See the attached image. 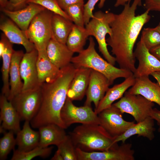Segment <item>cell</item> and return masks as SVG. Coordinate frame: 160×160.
<instances>
[{
	"mask_svg": "<svg viewBox=\"0 0 160 160\" xmlns=\"http://www.w3.org/2000/svg\"><path fill=\"white\" fill-rule=\"evenodd\" d=\"M78 160H134L135 151L132 144L122 143L105 151L86 152L76 148Z\"/></svg>",
	"mask_w": 160,
	"mask_h": 160,
	"instance_id": "8fae6325",
	"label": "cell"
},
{
	"mask_svg": "<svg viewBox=\"0 0 160 160\" xmlns=\"http://www.w3.org/2000/svg\"><path fill=\"white\" fill-rule=\"evenodd\" d=\"M41 100L40 85L22 91L10 101L18 113L21 120L30 121L38 112Z\"/></svg>",
	"mask_w": 160,
	"mask_h": 160,
	"instance_id": "ba28073f",
	"label": "cell"
},
{
	"mask_svg": "<svg viewBox=\"0 0 160 160\" xmlns=\"http://www.w3.org/2000/svg\"><path fill=\"white\" fill-rule=\"evenodd\" d=\"M52 160H63L60 151L57 150L54 156L51 159Z\"/></svg>",
	"mask_w": 160,
	"mask_h": 160,
	"instance_id": "7bdbcfd3",
	"label": "cell"
},
{
	"mask_svg": "<svg viewBox=\"0 0 160 160\" xmlns=\"http://www.w3.org/2000/svg\"><path fill=\"white\" fill-rule=\"evenodd\" d=\"M27 0H9V4L6 9L13 10H17L21 7H24L27 5Z\"/></svg>",
	"mask_w": 160,
	"mask_h": 160,
	"instance_id": "74e56055",
	"label": "cell"
},
{
	"mask_svg": "<svg viewBox=\"0 0 160 160\" xmlns=\"http://www.w3.org/2000/svg\"><path fill=\"white\" fill-rule=\"evenodd\" d=\"M0 121L2 122L0 131L8 130L17 134L20 130L21 120L18 113L12 102L3 94L0 97Z\"/></svg>",
	"mask_w": 160,
	"mask_h": 160,
	"instance_id": "2e32d148",
	"label": "cell"
},
{
	"mask_svg": "<svg viewBox=\"0 0 160 160\" xmlns=\"http://www.w3.org/2000/svg\"><path fill=\"white\" fill-rule=\"evenodd\" d=\"M134 55L138 61L133 75L135 78L149 76L155 72H160V61L150 52L141 38L136 45Z\"/></svg>",
	"mask_w": 160,
	"mask_h": 160,
	"instance_id": "7c38bea8",
	"label": "cell"
},
{
	"mask_svg": "<svg viewBox=\"0 0 160 160\" xmlns=\"http://www.w3.org/2000/svg\"><path fill=\"white\" fill-rule=\"evenodd\" d=\"M84 3L71 5L64 10L70 20L77 25L85 27L84 20Z\"/></svg>",
	"mask_w": 160,
	"mask_h": 160,
	"instance_id": "4dcf8cb0",
	"label": "cell"
},
{
	"mask_svg": "<svg viewBox=\"0 0 160 160\" xmlns=\"http://www.w3.org/2000/svg\"></svg>",
	"mask_w": 160,
	"mask_h": 160,
	"instance_id": "7dc6e473",
	"label": "cell"
},
{
	"mask_svg": "<svg viewBox=\"0 0 160 160\" xmlns=\"http://www.w3.org/2000/svg\"><path fill=\"white\" fill-rule=\"evenodd\" d=\"M46 9L39 5L29 3L22 9L14 10L3 9L1 10L25 32L34 17Z\"/></svg>",
	"mask_w": 160,
	"mask_h": 160,
	"instance_id": "9a60e30c",
	"label": "cell"
},
{
	"mask_svg": "<svg viewBox=\"0 0 160 160\" xmlns=\"http://www.w3.org/2000/svg\"><path fill=\"white\" fill-rule=\"evenodd\" d=\"M131 0H116L114 6L117 7L120 6H124L128 2L130 1ZM141 2V0H139Z\"/></svg>",
	"mask_w": 160,
	"mask_h": 160,
	"instance_id": "b9f144b4",
	"label": "cell"
},
{
	"mask_svg": "<svg viewBox=\"0 0 160 160\" xmlns=\"http://www.w3.org/2000/svg\"><path fill=\"white\" fill-rule=\"evenodd\" d=\"M60 69L59 74L53 81L41 85L40 106L36 115L30 121L33 128H39L53 124L64 129L67 128L61 119L60 112L77 68L71 63Z\"/></svg>",
	"mask_w": 160,
	"mask_h": 160,
	"instance_id": "7a4b0ae2",
	"label": "cell"
},
{
	"mask_svg": "<svg viewBox=\"0 0 160 160\" xmlns=\"http://www.w3.org/2000/svg\"><path fill=\"white\" fill-rule=\"evenodd\" d=\"M123 114L118 108L112 104L98 114L99 124L112 137L119 136L135 124L134 121L125 120Z\"/></svg>",
	"mask_w": 160,
	"mask_h": 160,
	"instance_id": "30bf717a",
	"label": "cell"
},
{
	"mask_svg": "<svg viewBox=\"0 0 160 160\" xmlns=\"http://www.w3.org/2000/svg\"><path fill=\"white\" fill-rule=\"evenodd\" d=\"M141 38L149 50L160 44V33L155 28H144Z\"/></svg>",
	"mask_w": 160,
	"mask_h": 160,
	"instance_id": "836d02e7",
	"label": "cell"
},
{
	"mask_svg": "<svg viewBox=\"0 0 160 160\" xmlns=\"http://www.w3.org/2000/svg\"><path fill=\"white\" fill-rule=\"evenodd\" d=\"M127 92L131 94L140 95L160 107V86L158 82H152L149 76L135 78L134 84Z\"/></svg>",
	"mask_w": 160,
	"mask_h": 160,
	"instance_id": "e0dca14e",
	"label": "cell"
},
{
	"mask_svg": "<svg viewBox=\"0 0 160 160\" xmlns=\"http://www.w3.org/2000/svg\"><path fill=\"white\" fill-rule=\"evenodd\" d=\"M156 30L160 33V22L159 24L155 28Z\"/></svg>",
	"mask_w": 160,
	"mask_h": 160,
	"instance_id": "bcb514c9",
	"label": "cell"
},
{
	"mask_svg": "<svg viewBox=\"0 0 160 160\" xmlns=\"http://www.w3.org/2000/svg\"><path fill=\"white\" fill-rule=\"evenodd\" d=\"M154 121L150 116L141 122L135 124L122 134L116 137L113 144L119 141L124 143L127 139L135 135L146 137L150 140H152L154 138Z\"/></svg>",
	"mask_w": 160,
	"mask_h": 160,
	"instance_id": "cb8c5ba5",
	"label": "cell"
},
{
	"mask_svg": "<svg viewBox=\"0 0 160 160\" xmlns=\"http://www.w3.org/2000/svg\"><path fill=\"white\" fill-rule=\"evenodd\" d=\"M4 38L5 48L1 56L2 59L1 71L3 82L1 94L5 96L7 98L9 95L10 91L9 81V71L12 55L14 50L12 43L10 42L4 34Z\"/></svg>",
	"mask_w": 160,
	"mask_h": 160,
	"instance_id": "4316f807",
	"label": "cell"
},
{
	"mask_svg": "<svg viewBox=\"0 0 160 160\" xmlns=\"http://www.w3.org/2000/svg\"><path fill=\"white\" fill-rule=\"evenodd\" d=\"M24 54L22 50H14L12 55L9 71L10 91L7 98L9 101L22 91L23 82L21 81L20 65Z\"/></svg>",
	"mask_w": 160,
	"mask_h": 160,
	"instance_id": "603a6c76",
	"label": "cell"
},
{
	"mask_svg": "<svg viewBox=\"0 0 160 160\" xmlns=\"http://www.w3.org/2000/svg\"><path fill=\"white\" fill-rule=\"evenodd\" d=\"M30 121H26L23 129L17 134L16 138L17 150L27 151L39 146L40 135L39 131H35L31 128Z\"/></svg>",
	"mask_w": 160,
	"mask_h": 160,
	"instance_id": "484cf974",
	"label": "cell"
},
{
	"mask_svg": "<svg viewBox=\"0 0 160 160\" xmlns=\"http://www.w3.org/2000/svg\"><path fill=\"white\" fill-rule=\"evenodd\" d=\"M53 148L52 146L43 147L38 146L27 151H21L17 149H14L11 160H30L37 156L45 158L50 155Z\"/></svg>",
	"mask_w": 160,
	"mask_h": 160,
	"instance_id": "f546056e",
	"label": "cell"
},
{
	"mask_svg": "<svg viewBox=\"0 0 160 160\" xmlns=\"http://www.w3.org/2000/svg\"><path fill=\"white\" fill-rule=\"evenodd\" d=\"M149 50L151 54L160 61V44L151 49Z\"/></svg>",
	"mask_w": 160,
	"mask_h": 160,
	"instance_id": "60d3db41",
	"label": "cell"
},
{
	"mask_svg": "<svg viewBox=\"0 0 160 160\" xmlns=\"http://www.w3.org/2000/svg\"><path fill=\"white\" fill-rule=\"evenodd\" d=\"M57 146L63 160H78L76 148L69 135Z\"/></svg>",
	"mask_w": 160,
	"mask_h": 160,
	"instance_id": "d6a6232c",
	"label": "cell"
},
{
	"mask_svg": "<svg viewBox=\"0 0 160 160\" xmlns=\"http://www.w3.org/2000/svg\"><path fill=\"white\" fill-rule=\"evenodd\" d=\"M113 104L123 114L125 113L131 115L137 123L150 116L154 106L153 102L143 96L131 94L127 91L119 101Z\"/></svg>",
	"mask_w": 160,
	"mask_h": 160,
	"instance_id": "52a82bcc",
	"label": "cell"
},
{
	"mask_svg": "<svg viewBox=\"0 0 160 160\" xmlns=\"http://www.w3.org/2000/svg\"><path fill=\"white\" fill-rule=\"evenodd\" d=\"M157 81L160 86V72H155L152 73L151 75Z\"/></svg>",
	"mask_w": 160,
	"mask_h": 160,
	"instance_id": "f6af8a7d",
	"label": "cell"
},
{
	"mask_svg": "<svg viewBox=\"0 0 160 160\" xmlns=\"http://www.w3.org/2000/svg\"><path fill=\"white\" fill-rule=\"evenodd\" d=\"M0 29L10 42L23 45L26 52H30L35 48L24 32L11 19H6L2 21L0 24Z\"/></svg>",
	"mask_w": 160,
	"mask_h": 160,
	"instance_id": "7402d4cb",
	"label": "cell"
},
{
	"mask_svg": "<svg viewBox=\"0 0 160 160\" xmlns=\"http://www.w3.org/2000/svg\"><path fill=\"white\" fill-rule=\"evenodd\" d=\"M9 0H0V6L1 9H7L9 4Z\"/></svg>",
	"mask_w": 160,
	"mask_h": 160,
	"instance_id": "ee69618b",
	"label": "cell"
},
{
	"mask_svg": "<svg viewBox=\"0 0 160 160\" xmlns=\"http://www.w3.org/2000/svg\"><path fill=\"white\" fill-rule=\"evenodd\" d=\"M38 51L36 62L38 80L39 84L53 81L59 74L61 69L55 65L48 57L46 50Z\"/></svg>",
	"mask_w": 160,
	"mask_h": 160,
	"instance_id": "ffe728a7",
	"label": "cell"
},
{
	"mask_svg": "<svg viewBox=\"0 0 160 160\" xmlns=\"http://www.w3.org/2000/svg\"><path fill=\"white\" fill-rule=\"evenodd\" d=\"M47 56L51 61L61 69L71 63L74 53L66 44L57 41L53 37L46 48Z\"/></svg>",
	"mask_w": 160,
	"mask_h": 160,
	"instance_id": "ac0fdd59",
	"label": "cell"
},
{
	"mask_svg": "<svg viewBox=\"0 0 160 160\" xmlns=\"http://www.w3.org/2000/svg\"><path fill=\"white\" fill-rule=\"evenodd\" d=\"M130 2L124 6L120 13L114 14L110 24L112 33L106 41L120 68L134 73L136 68L134 47L143 27L151 16L148 10L136 15L137 7L141 5V2L134 0L131 5Z\"/></svg>",
	"mask_w": 160,
	"mask_h": 160,
	"instance_id": "6da1fadb",
	"label": "cell"
},
{
	"mask_svg": "<svg viewBox=\"0 0 160 160\" xmlns=\"http://www.w3.org/2000/svg\"><path fill=\"white\" fill-rule=\"evenodd\" d=\"M114 14L108 11H97L85 25L89 36H94L96 40L99 51L106 60L113 65L116 62V58L108 51L106 36L107 34L110 36L111 34L110 24Z\"/></svg>",
	"mask_w": 160,
	"mask_h": 160,
	"instance_id": "5b68a950",
	"label": "cell"
},
{
	"mask_svg": "<svg viewBox=\"0 0 160 160\" xmlns=\"http://www.w3.org/2000/svg\"><path fill=\"white\" fill-rule=\"evenodd\" d=\"M110 85L108 79L104 75L91 69L84 105L91 106V103H93L96 109Z\"/></svg>",
	"mask_w": 160,
	"mask_h": 160,
	"instance_id": "5bb4252c",
	"label": "cell"
},
{
	"mask_svg": "<svg viewBox=\"0 0 160 160\" xmlns=\"http://www.w3.org/2000/svg\"><path fill=\"white\" fill-rule=\"evenodd\" d=\"M91 69L77 68L68 90L67 97L71 100H81L86 94L89 83Z\"/></svg>",
	"mask_w": 160,
	"mask_h": 160,
	"instance_id": "d6986e66",
	"label": "cell"
},
{
	"mask_svg": "<svg viewBox=\"0 0 160 160\" xmlns=\"http://www.w3.org/2000/svg\"><path fill=\"white\" fill-rule=\"evenodd\" d=\"M135 79L133 74L125 78L122 83L109 88L97 107L95 109V112L98 115L103 110L111 107L114 101L121 98L127 90L134 84Z\"/></svg>",
	"mask_w": 160,
	"mask_h": 160,
	"instance_id": "44dd1931",
	"label": "cell"
},
{
	"mask_svg": "<svg viewBox=\"0 0 160 160\" xmlns=\"http://www.w3.org/2000/svg\"><path fill=\"white\" fill-rule=\"evenodd\" d=\"M60 7L64 10L68 7L76 4L84 3V0H57Z\"/></svg>",
	"mask_w": 160,
	"mask_h": 160,
	"instance_id": "f35d334b",
	"label": "cell"
},
{
	"mask_svg": "<svg viewBox=\"0 0 160 160\" xmlns=\"http://www.w3.org/2000/svg\"><path fill=\"white\" fill-rule=\"evenodd\" d=\"M75 147L86 152L104 151L117 145L116 137L109 135L99 124H82L69 133Z\"/></svg>",
	"mask_w": 160,
	"mask_h": 160,
	"instance_id": "3957f363",
	"label": "cell"
},
{
	"mask_svg": "<svg viewBox=\"0 0 160 160\" xmlns=\"http://www.w3.org/2000/svg\"><path fill=\"white\" fill-rule=\"evenodd\" d=\"M89 36L85 27L74 24L68 36L66 45L73 53H79L84 49V47Z\"/></svg>",
	"mask_w": 160,
	"mask_h": 160,
	"instance_id": "f1b7e54d",
	"label": "cell"
},
{
	"mask_svg": "<svg viewBox=\"0 0 160 160\" xmlns=\"http://www.w3.org/2000/svg\"><path fill=\"white\" fill-rule=\"evenodd\" d=\"M38 129L40 135L39 146L41 147H47L52 145L57 146L67 135L65 129L55 124H48Z\"/></svg>",
	"mask_w": 160,
	"mask_h": 160,
	"instance_id": "d4e9b609",
	"label": "cell"
},
{
	"mask_svg": "<svg viewBox=\"0 0 160 160\" xmlns=\"http://www.w3.org/2000/svg\"><path fill=\"white\" fill-rule=\"evenodd\" d=\"M60 116L67 128L76 123L82 124H99L98 115L93 110L91 106L84 105L77 107L67 97L61 111Z\"/></svg>",
	"mask_w": 160,
	"mask_h": 160,
	"instance_id": "9c48e42d",
	"label": "cell"
},
{
	"mask_svg": "<svg viewBox=\"0 0 160 160\" xmlns=\"http://www.w3.org/2000/svg\"><path fill=\"white\" fill-rule=\"evenodd\" d=\"M74 23L60 15L53 14L52 27L54 38L58 41L66 44L68 36Z\"/></svg>",
	"mask_w": 160,
	"mask_h": 160,
	"instance_id": "83f0119b",
	"label": "cell"
},
{
	"mask_svg": "<svg viewBox=\"0 0 160 160\" xmlns=\"http://www.w3.org/2000/svg\"><path fill=\"white\" fill-rule=\"evenodd\" d=\"M38 51L35 48L24 54L20 65V71L23 80L22 91L34 88L40 85L38 80L36 62Z\"/></svg>",
	"mask_w": 160,
	"mask_h": 160,
	"instance_id": "4fadbf2b",
	"label": "cell"
},
{
	"mask_svg": "<svg viewBox=\"0 0 160 160\" xmlns=\"http://www.w3.org/2000/svg\"><path fill=\"white\" fill-rule=\"evenodd\" d=\"M144 6L149 11H160V0H145Z\"/></svg>",
	"mask_w": 160,
	"mask_h": 160,
	"instance_id": "8d00e7d4",
	"label": "cell"
},
{
	"mask_svg": "<svg viewBox=\"0 0 160 160\" xmlns=\"http://www.w3.org/2000/svg\"><path fill=\"white\" fill-rule=\"evenodd\" d=\"M95 44L93 38L90 36L88 47L73 57L71 63L76 68H88L102 73L108 79L111 85L117 79H125L133 74L132 72L116 67L104 60L96 50Z\"/></svg>",
	"mask_w": 160,
	"mask_h": 160,
	"instance_id": "277c9868",
	"label": "cell"
},
{
	"mask_svg": "<svg viewBox=\"0 0 160 160\" xmlns=\"http://www.w3.org/2000/svg\"><path fill=\"white\" fill-rule=\"evenodd\" d=\"M29 3L39 5L53 13L60 15L71 20L64 11L60 6L57 0H28L26 4Z\"/></svg>",
	"mask_w": 160,
	"mask_h": 160,
	"instance_id": "e575fe53",
	"label": "cell"
},
{
	"mask_svg": "<svg viewBox=\"0 0 160 160\" xmlns=\"http://www.w3.org/2000/svg\"><path fill=\"white\" fill-rule=\"evenodd\" d=\"M150 116L157 122L158 126V131L160 132V111L156 108H153Z\"/></svg>",
	"mask_w": 160,
	"mask_h": 160,
	"instance_id": "ab89813d",
	"label": "cell"
},
{
	"mask_svg": "<svg viewBox=\"0 0 160 160\" xmlns=\"http://www.w3.org/2000/svg\"><path fill=\"white\" fill-rule=\"evenodd\" d=\"M14 133L12 131L4 133L0 140V159H7L8 155L12 150L15 149L16 145V140L14 137Z\"/></svg>",
	"mask_w": 160,
	"mask_h": 160,
	"instance_id": "1f68e13d",
	"label": "cell"
},
{
	"mask_svg": "<svg viewBox=\"0 0 160 160\" xmlns=\"http://www.w3.org/2000/svg\"><path fill=\"white\" fill-rule=\"evenodd\" d=\"M106 0H88L84 4V20L86 25L93 16V11L96 4L99 1L98 6L100 8H102Z\"/></svg>",
	"mask_w": 160,
	"mask_h": 160,
	"instance_id": "d590c367",
	"label": "cell"
},
{
	"mask_svg": "<svg viewBox=\"0 0 160 160\" xmlns=\"http://www.w3.org/2000/svg\"><path fill=\"white\" fill-rule=\"evenodd\" d=\"M53 14L47 9L39 13L32 20L24 32L37 50L46 49L53 37L52 27Z\"/></svg>",
	"mask_w": 160,
	"mask_h": 160,
	"instance_id": "8992f818",
	"label": "cell"
}]
</instances>
